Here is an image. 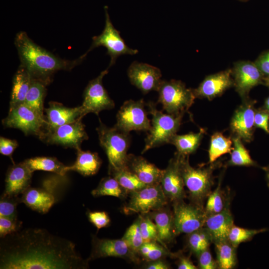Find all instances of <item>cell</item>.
<instances>
[{
    "instance_id": "obj_30",
    "label": "cell",
    "mask_w": 269,
    "mask_h": 269,
    "mask_svg": "<svg viewBox=\"0 0 269 269\" xmlns=\"http://www.w3.org/2000/svg\"><path fill=\"white\" fill-rule=\"evenodd\" d=\"M47 86L36 80L32 79L29 91L24 103L43 117L44 115V99L46 95Z\"/></svg>"
},
{
    "instance_id": "obj_10",
    "label": "cell",
    "mask_w": 269,
    "mask_h": 269,
    "mask_svg": "<svg viewBox=\"0 0 269 269\" xmlns=\"http://www.w3.org/2000/svg\"><path fill=\"white\" fill-rule=\"evenodd\" d=\"M106 20L104 29L102 33L93 37L92 44L89 50L84 54L87 53L94 48L104 46L107 49V54L111 58L109 67L114 65L117 58L124 54H135L138 52L136 49L130 48L120 35V32L113 26L110 19L108 7H105Z\"/></svg>"
},
{
    "instance_id": "obj_37",
    "label": "cell",
    "mask_w": 269,
    "mask_h": 269,
    "mask_svg": "<svg viewBox=\"0 0 269 269\" xmlns=\"http://www.w3.org/2000/svg\"><path fill=\"white\" fill-rule=\"evenodd\" d=\"M138 254L147 262L161 259L168 255L174 256L169 252L166 247L156 241L144 242Z\"/></svg>"
},
{
    "instance_id": "obj_29",
    "label": "cell",
    "mask_w": 269,
    "mask_h": 269,
    "mask_svg": "<svg viewBox=\"0 0 269 269\" xmlns=\"http://www.w3.org/2000/svg\"><path fill=\"white\" fill-rule=\"evenodd\" d=\"M23 161L32 172L42 170L61 176H65L66 174V166L54 157L37 156L26 159Z\"/></svg>"
},
{
    "instance_id": "obj_11",
    "label": "cell",
    "mask_w": 269,
    "mask_h": 269,
    "mask_svg": "<svg viewBox=\"0 0 269 269\" xmlns=\"http://www.w3.org/2000/svg\"><path fill=\"white\" fill-rule=\"evenodd\" d=\"M145 105L143 99L125 101L117 114L115 126L128 133L132 131L148 132L151 123L147 117Z\"/></svg>"
},
{
    "instance_id": "obj_42",
    "label": "cell",
    "mask_w": 269,
    "mask_h": 269,
    "mask_svg": "<svg viewBox=\"0 0 269 269\" xmlns=\"http://www.w3.org/2000/svg\"><path fill=\"white\" fill-rule=\"evenodd\" d=\"M20 197L2 194L0 198V217L18 219L17 206L20 203Z\"/></svg>"
},
{
    "instance_id": "obj_22",
    "label": "cell",
    "mask_w": 269,
    "mask_h": 269,
    "mask_svg": "<svg viewBox=\"0 0 269 269\" xmlns=\"http://www.w3.org/2000/svg\"><path fill=\"white\" fill-rule=\"evenodd\" d=\"M233 215L228 201L220 213L207 217L204 227L214 243L227 241L228 234L234 225Z\"/></svg>"
},
{
    "instance_id": "obj_19",
    "label": "cell",
    "mask_w": 269,
    "mask_h": 269,
    "mask_svg": "<svg viewBox=\"0 0 269 269\" xmlns=\"http://www.w3.org/2000/svg\"><path fill=\"white\" fill-rule=\"evenodd\" d=\"M128 75L131 84L144 94L152 91H157L162 81L159 68L137 61L130 66Z\"/></svg>"
},
{
    "instance_id": "obj_33",
    "label": "cell",
    "mask_w": 269,
    "mask_h": 269,
    "mask_svg": "<svg viewBox=\"0 0 269 269\" xmlns=\"http://www.w3.org/2000/svg\"><path fill=\"white\" fill-rule=\"evenodd\" d=\"M233 149L228 164L231 166H257V163L250 156L242 140L239 137L232 136Z\"/></svg>"
},
{
    "instance_id": "obj_17",
    "label": "cell",
    "mask_w": 269,
    "mask_h": 269,
    "mask_svg": "<svg viewBox=\"0 0 269 269\" xmlns=\"http://www.w3.org/2000/svg\"><path fill=\"white\" fill-rule=\"evenodd\" d=\"M256 101L249 97L243 100L241 105L235 110L231 120L232 136L240 137L242 140L250 142L254 138L255 127L254 116Z\"/></svg>"
},
{
    "instance_id": "obj_23",
    "label": "cell",
    "mask_w": 269,
    "mask_h": 269,
    "mask_svg": "<svg viewBox=\"0 0 269 269\" xmlns=\"http://www.w3.org/2000/svg\"><path fill=\"white\" fill-rule=\"evenodd\" d=\"M44 109L47 122L46 128H54L82 120L84 117L81 106L69 108L56 102H50Z\"/></svg>"
},
{
    "instance_id": "obj_43",
    "label": "cell",
    "mask_w": 269,
    "mask_h": 269,
    "mask_svg": "<svg viewBox=\"0 0 269 269\" xmlns=\"http://www.w3.org/2000/svg\"><path fill=\"white\" fill-rule=\"evenodd\" d=\"M22 223L18 219L0 217V237L4 238L21 230Z\"/></svg>"
},
{
    "instance_id": "obj_26",
    "label": "cell",
    "mask_w": 269,
    "mask_h": 269,
    "mask_svg": "<svg viewBox=\"0 0 269 269\" xmlns=\"http://www.w3.org/2000/svg\"><path fill=\"white\" fill-rule=\"evenodd\" d=\"M77 150V157L75 162L70 166H66V173L69 171H76L84 176L97 173L102 164V160L96 152L83 151L81 148Z\"/></svg>"
},
{
    "instance_id": "obj_16",
    "label": "cell",
    "mask_w": 269,
    "mask_h": 269,
    "mask_svg": "<svg viewBox=\"0 0 269 269\" xmlns=\"http://www.w3.org/2000/svg\"><path fill=\"white\" fill-rule=\"evenodd\" d=\"M91 260L106 257H116L128 259L135 263L139 262L137 254L134 253L122 238L121 239H100L92 236Z\"/></svg>"
},
{
    "instance_id": "obj_40",
    "label": "cell",
    "mask_w": 269,
    "mask_h": 269,
    "mask_svg": "<svg viewBox=\"0 0 269 269\" xmlns=\"http://www.w3.org/2000/svg\"><path fill=\"white\" fill-rule=\"evenodd\" d=\"M144 242L156 241L161 244L159 239L156 225L147 214H140L137 219Z\"/></svg>"
},
{
    "instance_id": "obj_52",
    "label": "cell",
    "mask_w": 269,
    "mask_h": 269,
    "mask_svg": "<svg viewBox=\"0 0 269 269\" xmlns=\"http://www.w3.org/2000/svg\"><path fill=\"white\" fill-rule=\"evenodd\" d=\"M263 107L269 111V96L266 99Z\"/></svg>"
},
{
    "instance_id": "obj_51",
    "label": "cell",
    "mask_w": 269,
    "mask_h": 269,
    "mask_svg": "<svg viewBox=\"0 0 269 269\" xmlns=\"http://www.w3.org/2000/svg\"><path fill=\"white\" fill-rule=\"evenodd\" d=\"M263 168L266 171V180L267 182V185L268 187L269 188V165L266 167H263Z\"/></svg>"
},
{
    "instance_id": "obj_32",
    "label": "cell",
    "mask_w": 269,
    "mask_h": 269,
    "mask_svg": "<svg viewBox=\"0 0 269 269\" xmlns=\"http://www.w3.org/2000/svg\"><path fill=\"white\" fill-rule=\"evenodd\" d=\"M216 262L220 269H231L237 264L236 248L227 240L214 243Z\"/></svg>"
},
{
    "instance_id": "obj_41",
    "label": "cell",
    "mask_w": 269,
    "mask_h": 269,
    "mask_svg": "<svg viewBox=\"0 0 269 269\" xmlns=\"http://www.w3.org/2000/svg\"><path fill=\"white\" fill-rule=\"evenodd\" d=\"M122 239L134 253L139 255V250L144 241L137 220L127 229Z\"/></svg>"
},
{
    "instance_id": "obj_38",
    "label": "cell",
    "mask_w": 269,
    "mask_h": 269,
    "mask_svg": "<svg viewBox=\"0 0 269 269\" xmlns=\"http://www.w3.org/2000/svg\"><path fill=\"white\" fill-rule=\"evenodd\" d=\"M228 201L221 188V181L216 189L208 196L205 212L207 217L220 213L225 207Z\"/></svg>"
},
{
    "instance_id": "obj_46",
    "label": "cell",
    "mask_w": 269,
    "mask_h": 269,
    "mask_svg": "<svg viewBox=\"0 0 269 269\" xmlns=\"http://www.w3.org/2000/svg\"><path fill=\"white\" fill-rule=\"evenodd\" d=\"M198 267L201 269H216L218 268L216 261H214L209 248L197 255Z\"/></svg>"
},
{
    "instance_id": "obj_35",
    "label": "cell",
    "mask_w": 269,
    "mask_h": 269,
    "mask_svg": "<svg viewBox=\"0 0 269 269\" xmlns=\"http://www.w3.org/2000/svg\"><path fill=\"white\" fill-rule=\"evenodd\" d=\"M109 173L128 193L140 189L146 185L127 167L109 170Z\"/></svg>"
},
{
    "instance_id": "obj_20",
    "label": "cell",
    "mask_w": 269,
    "mask_h": 269,
    "mask_svg": "<svg viewBox=\"0 0 269 269\" xmlns=\"http://www.w3.org/2000/svg\"><path fill=\"white\" fill-rule=\"evenodd\" d=\"M233 86L232 71L229 69L206 76L199 86L192 90L196 98L212 100Z\"/></svg>"
},
{
    "instance_id": "obj_8",
    "label": "cell",
    "mask_w": 269,
    "mask_h": 269,
    "mask_svg": "<svg viewBox=\"0 0 269 269\" xmlns=\"http://www.w3.org/2000/svg\"><path fill=\"white\" fill-rule=\"evenodd\" d=\"M5 128L17 129L25 135H34L39 138L45 132L46 118L24 103L9 107L7 116L2 120Z\"/></svg>"
},
{
    "instance_id": "obj_54",
    "label": "cell",
    "mask_w": 269,
    "mask_h": 269,
    "mask_svg": "<svg viewBox=\"0 0 269 269\" xmlns=\"http://www.w3.org/2000/svg\"><path fill=\"white\" fill-rule=\"evenodd\" d=\"M239 0L241 1H247L248 0Z\"/></svg>"
},
{
    "instance_id": "obj_44",
    "label": "cell",
    "mask_w": 269,
    "mask_h": 269,
    "mask_svg": "<svg viewBox=\"0 0 269 269\" xmlns=\"http://www.w3.org/2000/svg\"><path fill=\"white\" fill-rule=\"evenodd\" d=\"M87 215L89 222L97 228V231L110 225L111 219L105 211H88Z\"/></svg>"
},
{
    "instance_id": "obj_49",
    "label": "cell",
    "mask_w": 269,
    "mask_h": 269,
    "mask_svg": "<svg viewBox=\"0 0 269 269\" xmlns=\"http://www.w3.org/2000/svg\"><path fill=\"white\" fill-rule=\"evenodd\" d=\"M146 269H168L170 268L169 265L162 259L152 261L148 262L144 266Z\"/></svg>"
},
{
    "instance_id": "obj_18",
    "label": "cell",
    "mask_w": 269,
    "mask_h": 269,
    "mask_svg": "<svg viewBox=\"0 0 269 269\" xmlns=\"http://www.w3.org/2000/svg\"><path fill=\"white\" fill-rule=\"evenodd\" d=\"M180 154L176 152L163 169L160 181L162 189L168 200L175 202L185 196L184 183L180 165Z\"/></svg>"
},
{
    "instance_id": "obj_53",
    "label": "cell",
    "mask_w": 269,
    "mask_h": 269,
    "mask_svg": "<svg viewBox=\"0 0 269 269\" xmlns=\"http://www.w3.org/2000/svg\"><path fill=\"white\" fill-rule=\"evenodd\" d=\"M264 84L269 88V77H266L264 78Z\"/></svg>"
},
{
    "instance_id": "obj_39",
    "label": "cell",
    "mask_w": 269,
    "mask_h": 269,
    "mask_svg": "<svg viewBox=\"0 0 269 269\" xmlns=\"http://www.w3.org/2000/svg\"><path fill=\"white\" fill-rule=\"evenodd\" d=\"M266 228L260 229H248L233 226L228 234L227 241L235 248L242 243L251 240L255 235L266 232Z\"/></svg>"
},
{
    "instance_id": "obj_14",
    "label": "cell",
    "mask_w": 269,
    "mask_h": 269,
    "mask_svg": "<svg viewBox=\"0 0 269 269\" xmlns=\"http://www.w3.org/2000/svg\"><path fill=\"white\" fill-rule=\"evenodd\" d=\"M108 73V69L102 71L98 77L90 81L86 86L81 105L84 116L90 113L98 115L102 111L115 107L114 101L109 96L102 83L103 77Z\"/></svg>"
},
{
    "instance_id": "obj_21",
    "label": "cell",
    "mask_w": 269,
    "mask_h": 269,
    "mask_svg": "<svg viewBox=\"0 0 269 269\" xmlns=\"http://www.w3.org/2000/svg\"><path fill=\"white\" fill-rule=\"evenodd\" d=\"M32 173L24 161L13 163L7 170L2 194L11 196L21 195L30 186Z\"/></svg>"
},
{
    "instance_id": "obj_28",
    "label": "cell",
    "mask_w": 269,
    "mask_h": 269,
    "mask_svg": "<svg viewBox=\"0 0 269 269\" xmlns=\"http://www.w3.org/2000/svg\"><path fill=\"white\" fill-rule=\"evenodd\" d=\"M205 134V130L201 129L198 133H189L178 135L176 134L171 139L170 143L174 145L177 152L184 155H189L194 153L198 148Z\"/></svg>"
},
{
    "instance_id": "obj_24",
    "label": "cell",
    "mask_w": 269,
    "mask_h": 269,
    "mask_svg": "<svg viewBox=\"0 0 269 269\" xmlns=\"http://www.w3.org/2000/svg\"><path fill=\"white\" fill-rule=\"evenodd\" d=\"M127 167L146 185L160 183L163 169H160L141 156L128 154Z\"/></svg>"
},
{
    "instance_id": "obj_12",
    "label": "cell",
    "mask_w": 269,
    "mask_h": 269,
    "mask_svg": "<svg viewBox=\"0 0 269 269\" xmlns=\"http://www.w3.org/2000/svg\"><path fill=\"white\" fill-rule=\"evenodd\" d=\"M173 216L176 235L188 234L203 227L207 218L202 205L187 204L183 200L173 202Z\"/></svg>"
},
{
    "instance_id": "obj_48",
    "label": "cell",
    "mask_w": 269,
    "mask_h": 269,
    "mask_svg": "<svg viewBox=\"0 0 269 269\" xmlns=\"http://www.w3.org/2000/svg\"><path fill=\"white\" fill-rule=\"evenodd\" d=\"M255 63L265 77H269V51L260 55Z\"/></svg>"
},
{
    "instance_id": "obj_47",
    "label": "cell",
    "mask_w": 269,
    "mask_h": 269,
    "mask_svg": "<svg viewBox=\"0 0 269 269\" xmlns=\"http://www.w3.org/2000/svg\"><path fill=\"white\" fill-rule=\"evenodd\" d=\"M18 145V142L16 140L0 136V152L3 155L8 156L13 163H14V162L13 161L12 155Z\"/></svg>"
},
{
    "instance_id": "obj_6",
    "label": "cell",
    "mask_w": 269,
    "mask_h": 269,
    "mask_svg": "<svg viewBox=\"0 0 269 269\" xmlns=\"http://www.w3.org/2000/svg\"><path fill=\"white\" fill-rule=\"evenodd\" d=\"M158 103L167 114H178L188 111L194 102L195 97L191 89L187 88L179 80H162L157 91Z\"/></svg>"
},
{
    "instance_id": "obj_36",
    "label": "cell",
    "mask_w": 269,
    "mask_h": 269,
    "mask_svg": "<svg viewBox=\"0 0 269 269\" xmlns=\"http://www.w3.org/2000/svg\"><path fill=\"white\" fill-rule=\"evenodd\" d=\"M211 242L210 235L204 227L188 234V246L196 256L209 248Z\"/></svg>"
},
{
    "instance_id": "obj_34",
    "label": "cell",
    "mask_w": 269,
    "mask_h": 269,
    "mask_svg": "<svg viewBox=\"0 0 269 269\" xmlns=\"http://www.w3.org/2000/svg\"><path fill=\"white\" fill-rule=\"evenodd\" d=\"M94 197L103 196H113L123 198L128 193L112 176L102 178L98 186L91 192Z\"/></svg>"
},
{
    "instance_id": "obj_5",
    "label": "cell",
    "mask_w": 269,
    "mask_h": 269,
    "mask_svg": "<svg viewBox=\"0 0 269 269\" xmlns=\"http://www.w3.org/2000/svg\"><path fill=\"white\" fill-rule=\"evenodd\" d=\"M180 165L184 185L188 190L193 203L202 205L203 201L211 192L215 165L212 163V165L207 167H193L189 163V155L182 154H180Z\"/></svg>"
},
{
    "instance_id": "obj_15",
    "label": "cell",
    "mask_w": 269,
    "mask_h": 269,
    "mask_svg": "<svg viewBox=\"0 0 269 269\" xmlns=\"http://www.w3.org/2000/svg\"><path fill=\"white\" fill-rule=\"evenodd\" d=\"M232 71L234 87L242 100L249 97L252 88L264 84L265 77L255 62L238 61L234 63Z\"/></svg>"
},
{
    "instance_id": "obj_25",
    "label": "cell",
    "mask_w": 269,
    "mask_h": 269,
    "mask_svg": "<svg viewBox=\"0 0 269 269\" xmlns=\"http://www.w3.org/2000/svg\"><path fill=\"white\" fill-rule=\"evenodd\" d=\"M147 214L154 221L159 239L161 244L166 247L165 244L170 243L176 235L173 213L164 206Z\"/></svg>"
},
{
    "instance_id": "obj_27",
    "label": "cell",
    "mask_w": 269,
    "mask_h": 269,
    "mask_svg": "<svg viewBox=\"0 0 269 269\" xmlns=\"http://www.w3.org/2000/svg\"><path fill=\"white\" fill-rule=\"evenodd\" d=\"M31 80L27 70L20 65L12 80L9 107L24 103Z\"/></svg>"
},
{
    "instance_id": "obj_7",
    "label": "cell",
    "mask_w": 269,
    "mask_h": 269,
    "mask_svg": "<svg viewBox=\"0 0 269 269\" xmlns=\"http://www.w3.org/2000/svg\"><path fill=\"white\" fill-rule=\"evenodd\" d=\"M65 178V176L55 174L46 179L41 187L30 186L21 194V202L33 211L47 213L56 203V190Z\"/></svg>"
},
{
    "instance_id": "obj_3",
    "label": "cell",
    "mask_w": 269,
    "mask_h": 269,
    "mask_svg": "<svg viewBox=\"0 0 269 269\" xmlns=\"http://www.w3.org/2000/svg\"><path fill=\"white\" fill-rule=\"evenodd\" d=\"M146 105L152 116L151 128L145 138V145L141 153L161 145L170 143L172 138L177 134L184 113L164 114L157 109L156 105L149 102Z\"/></svg>"
},
{
    "instance_id": "obj_4",
    "label": "cell",
    "mask_w": 269,
    "mask_h": 269,
    "mask_svg": "<svg viewBox=\"0 0 269 269\" xmlns=\"http://www.w3.org/2000/svg\"><path fill=\"white\" fill-rule=\"evenodd\" d=\"M96 131L100 144L105 151L109 161V170L127 167V153L130 146V133L121 131L115 126L110 128L99 119Z\"/></svg>"
},
{
    "instance_id": "obj_13",
    "label": "cell",
    "mask_w": 269,
    "mask_h": 269,
    "mask_svg": "<svg viewBox=\"0 0 269 269\" xmlns=\"http://www.w3.org/2000/svg\"><path fill=\"white\" fill-rule=\"evenodd\" d=\"M88 136L82 120L54 128H46L39 138L46 143L57 144L76 150Z\"/></svg>"
},
{
    "instance_id": "obj_2",
    "label": "cell",
    "mask_w": 269,
    "mask_h": 269,
    "mask_svg": "<svg viewBox=\"0 0 269 269\" xmlns=\"http://www.w3.org/2000/svg\"><path fill=\"white\" fill-rule=\"evenodd\" d=\"M20 65L28 72L32 79L46 86L59 70H71L85 58L84 54L74 60L61 59L33 42L24 31L17 33L14 38Z\"/></svg>"
},
{
    "instance_id": "obj_50",
    "label": "cell",
    "mask_w": 269,
    "mask_h": 269,
    "mask_svg": "<svg viewBox=\"0 0 269 269\" xmlns=\"http://www.w3.org/2000/svg\"><path fill=\"white\" fill-rule=\"evenodd\" d=\"M177 263V268L178 269H197L191 261L186 257L181 256L179 257Z\"/></svg>"
},
{
    "instance_id": "obj_1",
    "label": "cell",
    "mask_w": 269,
    "mask_h": 269,
    "mask_svg": "<svg viewBox=\"0 0 269 269\" xmlns=\"http://www.w3.org/2000/svg\"><path fill=\"white\" fill-rule=\"evenodd\" d=\"M74 243L47 230L27 228L1 238L0 269H86Z\"/></svg>"
},
{
    "instance_id": "obj_45",
    "label": "cell",
    "mask_w": 269,
    "mask_h": 269,
    "mask_svg": "<svg viewBox=\"0 0 269 269\" xmlns=\"http://www.w3.org/2000/svg\"><path fill=\"white\" fill-rule=\"evenodd\" d=\"M254 125L256 128L261 129L269 134V111L263 107L256 109Z\"/></svg>"
},
{
    "instance_id": "obj_9",
    "label": "cell",
    "mask_w": 269,
    "mask_h": 269,
    "mask_svg": "<svg viewBox=\"0 0 269 269\" xmlns=\"http://www.w3.org/2000/svg\"><path fill=\"white\" fill-rule=\"evenodd\" d=\"M130 199L124 208L127 214H146L166 206L168 199L160 184L145 185L130 193Z\"/></svg>"
},
{
    "instance_id": "obj_31",
    "label": "cell",
    "mask_w": 269,
    "mask_h": 269,
    "mask_svg": "<svg viewBox=\"0 0 269 269\" xmlns=\"http://www.w3.org/2000/svg\"><path fill=\"white\" fill-rule=\"evenodd\" d=\"M233 149L232 137H226L220 132H216L211 136L208 150L209 162H215L221 156L231 153Z\"/></svg>"
}]
</instances>
